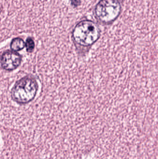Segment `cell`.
I'll return each mask as SVG.
<instances>
[{
  "label": "cell",
  "instance_id": "6da1fadb",
  "mask_svg": "<svg viewBox=\"0 0 158 159\" xmlns=\"http://www.w3.org/2000/svg\"><path fill=\"white\" fill-rule=\"evenodd\" d=\"M100 34L101 30L97 23L90 20H83L75 25L71 37L77 48L86 49L98 41Z\"/></svg>",
  "mask_w": 158,
  "mask_h": 159
},
{
  "label": "cell",
  "instance_id": "7a4b0ae2",
  "mask_svg": "<svg viewBox=\"0 0 158 159\" xmlns=\"http://www.w3.org/2000/svg\"><path fill=\"white\" fill-rule=\"evenodd\" d=\"M38 90L37 80L31 76H25L15 83L11 89V98L19 105H25L34 100Z\"/></svg>",
  "mask_w": 158,
  "mask_h": 159
},
{
  "label": "cell",
  "instance_id": "3957f363",
  "mask_svg": "<svg viewBox=\"0 0 158 159\" xmlns=\"http://www.w3.org/2000/svg\"><path fill=\"white\" fill-rule=\"evenodd\" d=\"M122 9L120 0H100L96 5L94 15L100 23L109 25L119 17Z\"/></svg>",
  "mask_w": 158,
  "mask_h": 159
},
{
  "label": "cell",
  "instance_id": "277c9868",
  "mask_svg": "<svg viewBox=\"0 0 158 159\" xmlns=\"http://www.w3.org/2000/svg\"><path fill=\"white\" fill-rule=\"evenodd\" d=\"M22 61L20 54L11 50H7L3 52L0 57V64L3 70L11 72L17 69Z\"/></svg>",
  "mask_w": 158,
  "mask_h": 159
},
{
  "label": "cell",
  "instance_id": "5b68a950",
  "mask_svg": "<svg viewBox=\"0 0 158 159\" xmlns=\"http://www.w3.org/2000/svg\"><path fill=\"white\" fill-rule=\"evenodd\" d=\"M10 49L15 52L21 51L25 47V43L22 38L16 37L11 41L10 44Z\"/></svg>",
  "mask_w": 158,
  "mask_h": 159
},
{
  "label": "cell",
  "instance_id": "8992f818",
  "mask_svg": "<svg viewBox=\"0 0 158 159\" xmlns=\"http://www.w3.org/2000/svg\"><path fill=\"white\" fill-rule=\"evenodd\" d=\"M25 47L28 53H31L33 52L35 48V43L32 38L28 37L26 39Z\"/></svg>",
  "mask_w": 158,
  "mask_h": 159
}]
</instances>
